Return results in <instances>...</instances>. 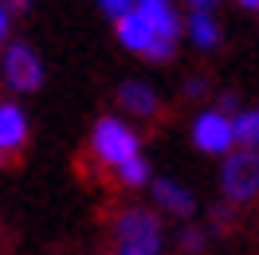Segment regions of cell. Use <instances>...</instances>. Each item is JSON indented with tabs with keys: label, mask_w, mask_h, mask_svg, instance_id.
I'll list each match as a JSON object with an SVG mask.
<instances>
[{
	"label": "cell",
	"mask_w": 259,
	"mask_h": 255,
	"mask_svg": "<svg viewBox=\"0 0 259 255\" xmlns=\"http://www.w3.org/2000/svg\"><path fill=\"white\" fill-rule=\"evenodd\" d=\"M185 95H189V98L204 95V79H189V82H185Z\"/></svg>",
	"instance_id": "cell-15"
},
{
	"label": "cell",
	"mask_w": 259,
	"mask_h": 255,
	"mask_svg": "<svg viewBox=\"0 0 259 255\" xmlns=\"http://www.w3.org/2000/svg\"><path fill=\"white\" fill-rule=\"evenodd\" d=\"M118 102H122V110H130L134 118H153L157 114V95H153V87L149 82H122V91H118Z\"/></svg>",
	"instance_id": "cell-11"
},
{
	"label": "cell",
	"mask_w": 259,
	"mask_h": 255,
	"mask_svg": "<svg viewBox=\"0 0 259 255\" xmlns=\"http://www.w3.org/2000/svg\"><path fill=\"white\" fill-rule=\"evenodd\" d=\"M153 200L165 208V212H173V216H189L193 212V192L185 189V185H177L173 177H157L153 181Z\"/></svg>",
	"instance_id": "cell-10"
},
{
	"label": "cell",
	"mask_w": 259,
	"mask_h": 255,
	"mask_svg": "<svg viewBox=\"0 0 259 255\" xmlns=\"http://www.w3.org/2000/svg\"><path fill=\"white\" fill-rule=\"evenodd\" d=\"M142 8V16L153 24V32H157V39H169V44H177L181 39V16L173 12V4H165V0H142L138 4Z\"/></svg>",
	"instance_id": "cell-7"
},
{
	"label": "cell",
	"mask_w": 259,
	"mask_h": 255,
	"mask_svg": "<svg viewBox=\"0 0 259 255\" xmlns=\"http://www.w3.org/2000/svg\"><path fill=\"white\" fill-rule=\"evenodd\" d=\"M91 145H95V157L102 165H114V169L138 161V134L122 118H98L95 134H91Z\"/></svg>",
	"instance_id": "cell-1"
},
{
	"label": "cell",
	"mask_w": 259,
	"mask_h": 255,
	"mask_svg": "<svg viewBox=\"0 0 259 255\" xmlns=\"http://www.w3.org/2000/svg\"><path fill=\"white\" fill-rule=\"evenodd\" d=\"M118 39H122V48H130V51H138V55H149V48L157 44V32H153V24H149L146 16H142V8L134 4V12L130 16H122L118 24Z\"/></svg>",
	"instance_id": "cell-6"
},
{
	"label": "cell",
	"mask_w": 259,
	"mask_h": 255,
	"mask_svg": "<svg viewBox=\"0 0 259 255\" xmlns=\"http://www.w3.org/2000/svg\"><path fill=\"white\" fill-rule=\"evenodd\" d=\"M0 165H4V153H0Z\"/></svg>",
	"instance_id": "cell-19"
},
{
	"label": "cell",
	"mask_w": 259,
	"mask_h": 255,
	"mask_svg": "<svg viewBox=\"0 0 259 255\" xmlns=\"http://www.w3.org/2000/svg\"><path fill=\"white\" fill-rule=\"evenodd\" d=\"M118 181H122L126 189H138V185H146V181H149V165H146L142 157L130 161V165H122V169H118Z\"/></svg>",
	"instance_id": "cell-13"
},
{
	"label": "cell",
	"mask_w": 259,
	"mask_h": 255,
	"mask_svg": "<svg viewBox=\"0 0 259 255\" xmlns=\"http://www.w3.org/2000/svg\"><path fill=\"white\" fill-rule=\"evenodd\" d=\"M193 145L200 153H228L236 145V122L224 110H204L193 122Z\"/></svg>",
	"instance_id": "cell-4"
},
{
	"label": "cell",
	"mask_w": 259,
	"mask_h": 255,
	"mask_svg": "<svg viewBox=\"0 0 259 255\" xmlns=\"http://www.w3.org/2000/svg\"><path fill=\"white\" fill-rule=\"evenodd\" d=\"M24 142H28V118H24L20 106L4 102V106H0V153L8 157V153H16Z\"/></svg>",
	"instance_id": "cell-8"
},
{
	"label": "cell",
	"mask_w": 259,
	"mask_h": 255,
	"mask_svg": "<svg viewBox=\"0 0 259 255\" xmlns=\"http://www.w3.org/2000/svg\"><path fill=\"white\" fill-rule=\"evenodd\" d=\"M4 32H8V12L0 8V39H4Z\"/></svg>",
	"instance_id": "cell-18"
},
{
	"label": "cell",
	"mask_w": 259,
	"mask_h": 255,
	"mask_svg": "<svg viewBox=\"0 0 259 255\" xmlns=\"http://www.w3.org/2000/svg\"><path fill=\"white\" fill-rule=\"evenodd\" d=\"M98 8H102L106 16H114V24H118L122 16H130V12H134V4H130V0H102Z\"/></svg>",
	"instance_id": "cell-14"
},
{
	"label": "cell",
	"mask_w": 259,
	"mask_h": 255,
	"mask_svg": "<svg viewBox=\"0 0 259 255\" xmlns=\"http://www.w3.org/2000/svg\"><path fill=\"white\" fill-rule=\"evenodd\" d=\"M200 247H204V239L189 232V236H185V251H200Z\"/></svg>",
	"instance_id": "cell-16"
},
{
	"label": "cell",
	"mask_w": 259,
	"mask_h": 255,
	"mask_svg": "<svg viewBox=\"0 0 259 255\" xmlns=\"http://www.w3.org/2000/svg\"><path fill=\"white\" fill-rule=\"evenodd\" d=\"M114 232H118L122 247H138V251H146V255L161 251V224L146 208H126L118 216V224H114Z\"/></svg>",
	"instance_id": "cell-3"
},
{
	"label": "cell",
	"mask_w": 259,
	"mask_h": 255,
	"mask_svg": "<svg viewBox=\"0 0 259 255\" xmlns=\"http://www.w3.org/2000/svg\"><path fill=\"white\" fill-rule=\"evenodd\" d=\"M185 28H189V35H193L196 48L212 51L216 44H220V20H216V12H212V4H193Z\"/></svg>",
	"instance_id": "cell-9"
},
{
	"label": "cell",
	"mask_w": 259,
	"mask_h": 255,
	"mask_svg": "<svg viewBox=\"0 0 259 255\" xmlns=\"http://www.w3.org/2000/svg\"><path fill=\"white\" fill-rule=\"evenodd\" d=\"M220 185H224L228 200H255L259 196V149H240V153H228L224 173H220Z\"/></svg>",
	"instance_id": "cell-2"
},
{
	"label": "cell",
	"mask_w": 259,
	"mask_h": 255,
	"mask_svg": "<svg viewBox=\"0 0 259 255\" xmlns=\"http://www.w3.org/2000/svg\"><path fill=\"white\" fill-rule=\"evenodd\" d=\"M114 255H146V251H138V247H122V243H118V251Z\"/></svg>",
	"instance_id": "cell-17"
},
{
	"label": "cell",
	"mask_w": 259,
	"mask_h": 255,
	"mask_svg": "<svg viewBox=\"0 0 259 255\" xmlns=\"http://www.w3.org/2000/svg\"><path fill=\"white\" fill-rule=\"evenodd\" d=\"M0 71H4V82L12 91H35L44 82V63H39V55L28 44H8Z\"/></svg>",
	"instance_id": "cell-5"
},
{
	"label": "cell",
	"mask_w": 259,
	"mask_h": 255,
	"mask_svg": "<svg viewBox=\"0 0 259 255\" xmlns=\"http://www.w3.org/2000/svg\"><path fill=\"white\" fill-rule=\"evenodd\" d=\"M232 122H236V142L243 149H259V110H243Z\"/></svg>",
	"instance_id": "cell-12"
}]
</instances>
